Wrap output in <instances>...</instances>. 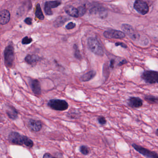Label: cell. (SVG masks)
<instances>
[{
	"mask_svg": "<svg viewBox=\"0 0 158 158\" xmlns=\"http://www.w3.org/2000/svg\"><path fill=\"white\" fill-rule=\"evenodd\" d=\"M87 45L90 50L94 54L99 57L104 56V49L96 38L89 37L88 40Z\"/></svg>",
	"mask_w": 158,
	"mask_h": 158,
	"instance_id": "1",
	"label": "cell"
},
{
	"mask_svg": "<svg viewBox=\"0 0 158 158\" xmlns=\"http://www.w3.org/2000/svg\"><path fill=\"white\" fill-rule=\"evenodd\" d=\"M48 106L54 110L59 111H64L68 108L69 105L68 103L62 99H51L48 102Z\"/></svg>",
	"mask_w": 158,
	"mask_h": 158,
	"instance_id": "2",
	"label": "cell"
},
{
	"mask_svg": "<svg viewBox=\"0 0 158 158\" xmlns=\"http://www.w3.org/2000/svg\"><path fill=\"white\" fill-rule=\"evenodd\" d=\"M4 58L6 66L8 68H11L14 60V48L13 45L7 46L4 51Z\"/></svg>",
	"mask_w": 158,
	"mask_h": 158,
	"instance_id": "3",
	"label": "cell"
},
{
	"mask_svg": "<svg viewBox=\"0 0 158 158\" xmlns=\"http://www.w3.org/2000/svg\"><path fill=\"white\" fill-rule=\"evenodd\" d=\"M141 79L146 83H157L158 80V72L154 70H146L141 75Z\"/></svg>",
	"mask_w": 158,
	"mask_h": 158,
	"instance_id": "4",
	"label": "cell"
},
{
	"mask_svg": "<svg viewBox=\"0 0 158 158\" xmlns=\"http://www.w3.org/2000/svg\"><path fill=\"white\" fill-rule=\"evenodd\" d=\"M131 145L137 152L141 154L146 158H158V153L155 151L150 150L136 143H133Z\"/></svg>",
	"mask_w": 158,
	"mask_h": 158,
	"instance_id": "5",
	"label": "cell"
},
{
	"mask_svg": "<svg viewBox=\"0 0 158 158\" xmlns=\"http://www.w3.org/2000/svg\"><path fill=\"white\" fill-rule=\"evenodd\" d=\"M24 136H22L17 132H12L9 134L8 139L12 144L22 145H24Z\"/></svg>",
	"mask_w": 158,
	"mask_h": 158,
	"instance_id": "6",
	"label": "cell"
},
{
	"mask_svg": "<svg viewBox=\"0 0 158 158\" xmlns=\"http://www.w3.org/2000/svg\"><path fill=\"white\" fill-rule=\"evenodd\" d=\"M122 29L125 33L134 41L137 40L140 37V35L134 28L130 25L128 24H123L122 27Z\"/></svg>",
	"mask_w": 158,
	"mask_h": 158,
	"instance_id": "7",
	"label": "cell"
},
{
	"mask_svg": "<svg viewBox=\"0 0 158 158\" xmlns=\"http://www.w3.org/2000/svg\"><path fill=\"white\" fill-rule=\"evenodd\" d=\"M134 8L138 13L143 15L147 14L149 11V6L146 2L141 0H136L135 1Z\"/></svg>",
	"mask_w": 158,
	"mask_h": 158,
	"instance_id": "8",
	"label": "cell"
},
{
	"mask_svg": "<svg viewBox=\"0 0 158 158\" xmlns=\"http://www.w3.org/2000/svg\"><path fill=\"white\" fill-rule=\"evenodd\" d=\"M104 35L107 39H122L125 37L124 32L115 30L106 31L104 32Z\"/></svg>",
	"mask_w": 158,
	"mask_h": 158,
	"instance_id": "9",
	"label": "cell"
},
{
	"mask_svg": "<svg viewBox=\"0 0 158 158\" xmlns=\"http://www.w3.org/2000/svg\"><path fill=\"white\" fill-rule=\"evenodd\" d=\"M60 4L61 2L59 1H46L45 4L44 11L47 15H52L53 13L51 11V9L57 8Z\"/></svg>",
	"mask_w": 158,
	"mask_h": 158,
	"instance_id": "10",
	"label": "cell"
},
{
	"mask_svg": "<svg viewBox=\"0 0 158 158\" xmlns=\"http://www.w3.org/2000/svg\"><path fill=\"white\" fill-rule=\"evenodd\" d=\"M29 84L31 89L34 94L36 95H40L41 93V89L40 82L36 79H30Z\"/></svg>",
	"mask_w": 158,
	"mask_h": 158,
	"instance_id": "11",
	"label": "cell"
},
{
	"mask_svg": "<svg viewBox=\"0 0 158 158\" xmlns=\"http://www.w3.org/2000/svg\"><path fill=\"white\" fill-rule=\"evenodd\" d=\"M28 127L32 131L38 132L41 129L42 124L41 121L31 119L28 121Z\"/></svg>",
	"mask_w": 158,
	"mask_h": 158,
	"instance_id": "12",
	"label": "cell"
},
{
	"mask_svg": "<svg viewBox=\"0 0 158 158\" xmlns=\"http://www.w3.org/2000/svg\"><path fill=\"white\" fill-rule=\"evenodd\" d=\"M127 103L129 107L133 108H139L143 105L142 99L140 98L135 97H132L128 98Z\"/></svg>",
	"mask_w": 158,
	"mask_h": 158,
	"instance_id": "13",
	"label": "cell"
},
{
	"mask_svg": "<svg viewBox=\"0 0 158 158\" xmlns=\"http://www.w3.org/2000/svg\"><path fill=\"white\" fill-rule=\"evenodd\" d=\"M10 13L8 10L4 9L0 12V24L4 25L9 22Z\"/></svg>",
	"mask_w": 158,
	"mask_h": 158,
	"instance_id": "14",
	"label": "cell"
},
{
	"mask_svg": "<svg viewBox=\"0 0 158 158\" xmlns=\"http://www.w3.org/2000/svg\"><path fill=\"white\" fill-rule=\"evenodd\" d=\"M6 113L9 118L13 120H16L18 116V112L16 109L12 106H8L7 108Z\"/></svg>",
	"mask_w": 158,
	"mask_h": 158,
	"instance_id": "15",
	"label": "cell"
},
{
	"mask_svg": "<svg viewBox=\"0 0 158 158\" xmlns=\"http://www.w3.org/2000/svg\"><path fill=\"white\" fill-rule=\"evenodd\" d=\"M65 12L70 16L73 17H78V9L71 5L66 6L65 7Z\"/></svg>",
	"mask_w": 158,
	"mask_h": 158,
	"instance_id": "16",
	"label": "cell"
},
{
	"mask_svg": "<svg viewBox=\"0 0 158 158\" xmlns=\"http://www.w3.org/2000/svg\"><path fill=\"white\" fill-rule=\"evenodd\" d=\"M96 72L94 70L90 71L83 75L81 77V80L83 82H87L92 80L96 75Z\"/></svg>",
	"mask_w": 158,
	"mask_h": 158,
	"instance_id": "17",
	"label": "cell"
},
{
	"mask_svg": "<svg viewBox=\"0 0 158 158\" xmlns=\"http://www.w3.org/2000/svg\"><path fill=\"white\" fill-rule=\"evenodd\" d=\"M41 59V58L36 55H28L25 58L26 62L30 65L36 63Z\"/></svg>",
	"mask_w": 158,
	"mask_h": 158,
	"instance_id": "18",
	"label": "cell"
},
{
	"mask_svg": "<svg viewBox=\"0 0 158 158\" xmlns=\"http://www.w3.org/2000/svg\"><path fill=\"white\" fill-rule=\"evenodd\" d=\"M36 17H37L38 19L40 20H43L44 19V16L43 15V13L41 9V6L40 4L38 3L36 6Z\"/></svg>",
	"mask_w": 158,
	"mask_h": 158,
	"instance_id": "19",
	"label": "cell"
},
{
	"mask_svg": "<svg viewBox=\"0 0 158 158\" xmlns=\"http://www.w3.org/2000/svg\"><path fill=\"white\" fill-rule=\"evenodd\" d=\"M145 99L150 104H155L158 103V97L154 95H146L145 97Z\"/></svg>",
	"mask_w": 158,
	"mask_h": 158,
	"instance_id": "20",
	"label": "cell"
},
{
	"mask_svg": "<svg viewBox=\"0 0 158 158\" xmlns=\"http://www.w3.org/2000/svg\"><path fill=\"white\" fill-rule=\"evenodd\" d=\"M73 49L75 51H74V56H75V58L78 60H81L82 59V57L81 54L80 53L79 48L76 44L74 45Z\"/></svg>",
	"mask_w": 158,
	"mask_h": 158,
	"instance_id": "21",
	"label": "cell"
},
{
	"mask_svg": "<svg viewBox=\"0 0 158 158\" xmlns=\"http://www.w3.org/2000/svg\"><path fill=\"white\" fill-rule=\"evenodd\" d=\"M79 151L84 155H88L90 153L89 147L86 145H82L79 147Z\"/></svg>",
	"mask_w": 158,
	"mask_h": 158,
	"instance_id": "22",
	"label": "cell"
},
{
	"mask_svg": "<svg viewBox=\"0 0 158 158\" xmlns=\"http://www.w3.org/2000/svg\"><path fill=\"white\" fill-rule=\"evenodd\" d=\"M65 19H65V18H64L63 17H59L55 20L54 25L55 27H61L65 22V21H66Z\"/></svg>",
	"mask_w": 158,
	"mask_h": 158,
	"instance_id": "23",
	"label": "cell"
},
{
	"mask_svg": "<svg viewBox=\"0 0 158 158\" xmlns=\"http://www.w3.org/2000/svg\"><path fill=\"white\" fill-rule=\"evenodd\" d=\"M24 145L29 147H32L33 146V142L32 140L25 136L24 139Z\"/></svg>",
	"mask_w": 158,
	"mask_h": 158,
	"instance_id": "24",
	"label": "cell"
},
{
	"mask_svg": "<svg viewBox=\"0 0 158 158\" xmlns=\"http://www.w3.org/2000/svg\"><path fill=\"white\" fill-rule=\"evenodd\" d=\"M78 9V17H82L86 12V9L84 6H79Z\"/></svg>",
	"mask_w": 158,
	"mask_h": 158,
	"instance_id": "25",
	"label": "cell"
},
{
	"mask_svg": "<svg viewBox=\"0 0 158 158\" xmlns=\"http://www.w3.org/2000/svg\"><path fill=\"white\" fill-rule=\"evenodd\" d=\"M32 41L33 40L31 37L26 36L24 37L22 40V44L23 45H28V44H30Z\"/></svg>",
	"mask_w": 158,
	"mask_h": 158,
	"instance_id": "26",
	"label": "cell"
},
{
	"mask_svg": "<svg viewBox=\"0 0 158 158\" xmlns=\"http://www.w3.org/2000/svg\"><path fill=\"white\" fill-rule=\"evenodd\" d=\"M97 121L101 125H105L107 123V120H106L105 118L103 116H99L97 119Z\"/></svg>",
	"mask_w": 158,
	"mask_h": 158,
	"instance_id": "27",
	"label": "cell"
},
{
	"mask_svg": "<svg viewBox=\"0 0 158 158\" xmlns=\"http://www.w3.org/2000/svg\"><path fill=\"white\" fill-rule=\"evenodd\" d=\"M76 27V24L73 22H70L67 25H66L65 28L68 30H71L73 28H75Z\"/></svg>",
	"mask_w": 158,
	"mask_h": 158,
	"instance_id": "28",
	"label": "cell"
},
{
	"mask_svg": "<svg viewBox=\"0 0 158 158\" xmlns=\"http://www.w3.org/2000/svg\"><path fill=\"white\" fill-rule=\"evenodd\" d=\"M24 22L25 23L27 24L28 25H31L32 24V19L30 17H28L27 18L25 19L24 20Z\"/></svg>",
	"mask_w": 158,
	"mask_h": 158,
	"instance_id": "29",
	"label": "cell"
},
{
	"mask_svg": "<svg viewBox=\"0 0 158 158\" xmlns=\"http://www.w3.org/2000/svg\"><path fill=\"white\" fill-rule=\"evenodd\" d=\"M115 46H120L123 48H127V45H126V44L124 43H122V42H117L115 44Z\"/></svg>",
	"mask_w": 158,
	"mask_h": 158,
	"instance_id": "30",
	"label": "cell"
},
{
	"mask_svg": "<svg viewBox=\"0 0 158 158\" xmlns=\"http://www.w3.org/2000/svg\"><path fill=\"white\" fill-rule=\"evenodd\" d=\"M43 158H55V157L51 155L50 153H47L44 154Z\"/></svg>",
	"mask_w": 158,
	"mask_h": 158,
	"instance_id": "31",
	"label": "cell"
},
{
	"mask_svg": "<svg viewBox=\"0 0 158 158\" xmlns=\"http://www.w3.org/2000/svg\"><path fill=\"white\" fill-rule=\"evenodd\" d=\"M127 63V61L126 60H125V59H123V60L121 61V62H120L118 63V66H122L123 65H124V64H126V63Z\"/></svg>",
	"mask_w": 158,
	"mask_h": 158,
	"instance_id": "32",
	"label": "cell"
},
{
	"mask_svg": "<svg viewBox=\"0 0 158 158\" xmlns=\"http://www.w3.org/2000/svg\"><path fill=\"white\" fill-rule=\"evenodd\" d=\"M115 64V60L111 59L110 61V65H109V66L112 69L114 68Z\"/></svg>",
	"mask_w": 158,
	"mask_h": 158,
	"instance_id": "33",
	"label": "cell"
},
{
	"mask_svg": "<svg viewBox=\"0 0 158 158\" xmlns=\"http://www.w3.org/2000/svg\"><path fill=\"white\" fill-rule=\"evenodd\" d=\"M156 135L157 136H158V129H157L156 130Z\"/></svg>",
	"mask_w": 158,
	"mask_h": 158,
	"instance_id": "34",
	"label": "cell"
}]
</instances>
